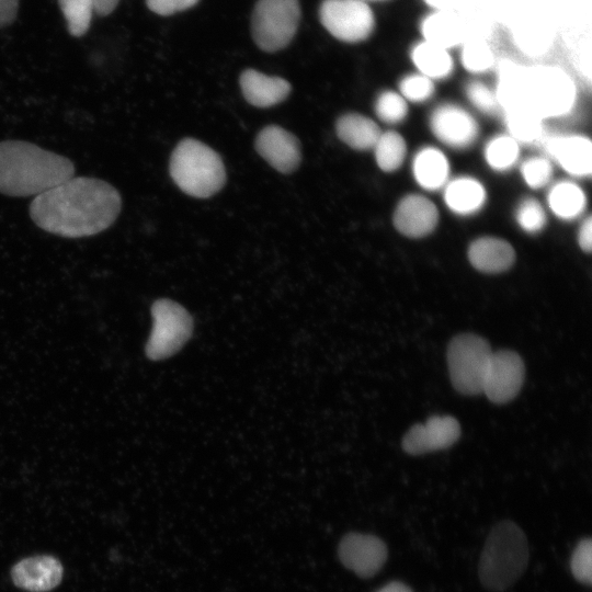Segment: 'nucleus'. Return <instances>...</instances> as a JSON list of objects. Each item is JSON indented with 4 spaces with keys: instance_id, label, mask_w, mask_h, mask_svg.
<instances>
[{
    "instance_id": "f257e3e1",
    "label": "nucleus",
    "mask_w": 592,
    "mask_h": 592,
    "mask_svg": "<svg viewBox=\"0 0 592 592\" xmlns=\"http://www.w3.org/2000/svg\"><path fill=\"white\" fill-rule=\"evenodd\" d=\"M121 208V194L112 184L96 178L72 177L36 195L30 216L49 234L82 238L111 227Z\"/></svg>"
},
{
    "instance_id": "f03ea898",
    "label": "nucleus",
    "mask_w": 592,
    "mask_h": 592,
    "mask_svg": "<svg viewBox=\"0 0 592 592\" xmlns=\"http://www.w3.org/2000/svg\"><path fill=\"white\" fill-rule=\"evenodd\" d=\"M75 174L68 158L24 140L0 141V193L38 195Z\"/></svg>"
},
{
    "instance_id": "7ed1b4c3",
    "label": "nucleus",
    "mask_w": 592,
    "mask_h": 592,
    "mask_svg": "<svg viewBox=\"0 0 592 592\" xmlns=\"http://www.w3.org/2000/svg\"><path fill=\"white\" fill-rule=\"evenodd\" d=\"M528 559V543L523 530L512 521H501L493 525L482 547L479 581L489 591H505L522 577Z\"/></svg>"
},
{
    "instance_id": "20e7f679",
    "label": "nucleus",
    "mask_w": 592,
    "mask_h": 592,
    "mask_svg": "<svg viewBox=\"0 0 592 592\" xmlns=\"http://www.w3.org/2000/svg\"><path fill=\"white\" fill-rule=\"evenodd\" d=\"M169 171L178 187L193 197L206 198L225 184L226 171L219 155L204 143L184 138L172 151Z\"/></svg>"
},
{
    "instance_id": "39448f33",
    "label": "nucleus",
    "mask_w": 592,
    "mask_h": 592,
    "mask_svg": "<svg viewBox=\"0 0 592 592\" xmlns=\"http://www.w3.org/2000/svg\"><path fill=\"white\" fill-rule=\"evenodd\" d=\"M576 101V86L560 68L554 66L525 67L524 106L539 118L561 116Z\"/></svg>"
},
{
    "instance_id": "423d86ee",
    "label": "nucleus",
    "mask_w": 592,
    "mask_h": 592,
    "mask_svg": "<svg viewBox=\"0 0 592 592\" xmlns=\"http://www.w3.org/2000/svg\"><path fill=\"white\" fill-rule=\"evenodd\" d=\"M492 350L487 340L475 333L454 337L447 346V366L454 388L467 396L482 392L483 379Z\"/></svg>"
},
{
    "instance_id": "0eeeda50",
    "label": "nucleus",
    "mask_w": 592,
    "mask_h": 592,
    "mask_svg": "<svg viewBox=\"0 0 592 592\" xmlns=\"http://www.w3.org/2000/svg\"><path fill=\"white\" fill-rule=\"evenodd\" d=\"M299 21L298 0H258L251 15L252 38L264 52L281 50L292 42Z\"/></svg>"
},
{
    "instance_id": "6e6552de",
    "label": "nucleus",
    "mask_w": 592,
    "mask_h": 592,
    "mask_svg": "<svg viewBox=\"0 0 592 592\" xmlns=\"http://www.w3.org/2000/svg\"><path fill=\"white\" fill-rule=\"evenodd\" d=\"M153 326L146 344L150 360L174 355L193 332V319L187 310L171 299H158L151 306Z\"/></svg>"
},
{
    "instance_id": "1a4fd4ad",
    "label": "nucleus",
    "mask_w": 592,
    "mask_h": 592,
    "mask_svg": "<svg viewBox=\"0 0 592 592\" xmlns=\"http://www.w3.org/2000/svg\"><path fill=\"white\" fill-rule=\"evenodd\" d=\"M319 19L334 38L350 44L368 39L376 29L375 13L364 0H323Z\"/></svg>"
},
{
    "instance_id": "9d476101",
    "label": "nucleus",
    "mask_w": 592,
    "mask_h": 592,
    "mask_svg": "<svg viewBox=\"0 0 592 592\" xmlns=\"http://www.w3.org/2000/svg\"><path fill=\"white\" fill-rule=\"evenodd\" d=\"M525 377L521 356L512 350L492 352L482 386V392L497 405L511 401L520 392Z\"/></svg>"
},
{
    "instance_id": "9b49d317",
    "label": "nucleus",
    "mask_w": 592,
    "mask_h": 592,
    "mask_svg": "<svg viewBox=\"0 0 592 592\" xmlns=\"http://www.w3.org/2000/svg\"><path fill=\"white\" fill-rule=\"evenodd\" d=\"M341 562L361 578L375 576L388 558L383 539L371 534L349 533L340 542Z\"/></svg>"
},
{
    "instance_id": "f8f14e48",
    "label": "nucleus",
    "mask_w": 592,
    "mask_h": 592,
    "mask_svg": "<svg viewBox=\"0 0 592 592\" xmlns=\"http://www.w3.org/2000/svg\"><path fill=\"white\" fill-rule=\"evenodd\" d=\"M460 436V425L452 415H432L424 423L412 425L402 439V448L421 455L451 447Z\"/></svg>"
},
{
    "instance_id": "ddd939ff",
    "label": "nucleus",
    "mask_w": 592,
    "mask_h": 592,
    "mask_svg": "<svg viewBox=\"0 0 592 592\" xmlns=\"http://www.w3.org/2000/svg\"><path fill=\"white\" fill-rule=\"evenodd\" d=\"M430 127L441 143L455 149L471 146L479 132L478 124L471 114L455 104H443L436 107L431 114Z\"/></svg>"
},
{
    "instance_id": "4468645a",
    "label": "nucleus",
    "mask_w": 592,
    "mask_h": 592,
    "mask_svg": "<svg viewBox=\"0 0 592 592\" xmlns=\"http://www.w3.org/2000/svg\"><path fill=\"white\" fill-rule=\"evenodd\" d=\"M257 152L276 171L291 173L301 160L300 144L295 135L278 125H269L255 138Z\"/></svg>"
},
{
    "instance_id": "2eb2a0df",
    "label": "nucleus",
    "mask_w": 592,
    "mask_h": 592,
    "mask_svg": "<svg viewBox=\"0 0 592 592\" xmlns=\"http://www.w3.org/2000/svg\"><path fill=\"white\" fill-rule=\"evenodd\" d=\"M62 574L61 562L49 555L21 559L11 569L14 585L29 592H48L55 589Z\"/></svg>"
},
{
    "instance_id": "dca6fc26",
    "label": "nucleus",
    "mask_w": 592,
    "mask_h": 592,
    "mask_svg": "<svg viewBox=\"0 0 592 592\" xmlns=\"http://www.w3.org/2000/svg\"><path fill=\"white\" fill-rule=\"evenodd\" d=\"M392 221L396 229L406 237L422 238L436 227L439 212L429 198L409 194L397 205Z\"/></svg>"
},
{
    "instance_id": "f3484780",
    "label": "nucleus",
    "mask_w": 592,
    "mask_h": 592,
    "mask_svg": "<svg viewBox=\"0 0 592 592\" xmlns=\"http://www.w3.org/2000/svg\"><path fill=\"white\" fill-rule=\"evenodd\" d=\"M418 30L422 41L448 50L459 47L468 37L454 11H430L420 19Z\"/></svg>"
},
{
    "instance_id": "a211bd4d",
    "label": "nucleus",
    "mask_w": 592,
    "mask_h": 592,
    "mask_svg": "<svg viewBox=\"0 0 592 592\" xmlns=\"http://www.w3.org/2000/svg\"><path fill=\"white\" fill-rule=\"evenodd\" d=\"M241 92L253 106L271 107L284 101L291 84L281 77H271L254 69H246L239 78Z\"/></svg>"
},
{
    "instance_id": "6ab92c4d",
    "label": "nucleus",
    "mask_w": 592,
    "mask_h": 592,
    "mask_svg": "<svg viewBox=\"0 0 592 592\" xmlns=\"http://www.w3.org/2000/svg\"><path fill=\"white\" fill-rule=\"evenodd\" d=\"M549 155L568 173L590 175L592 171V144L583 136H562L547 143Z\"/></svg>"
},
{
    "instance_id": "aec40b11",
    "label": "nucleus",
    "mask_w": 592,
    "mask_h": 592,
    "mask_svg": "<svg viewBox=\"0 0 592 592\" xmlns=\"http://www.w3.org/2000/svg\"><path fill=\"white\" fill-rule=\"evenodd\" d=\"M471 265L488 274L502 273L509 270L515 261V251L505 240L497 237L476 239L468 249Z\"/></svg>"
},
{
    "instance_id": "412c9836",
    "label": "nucleus",
    "mask_w": 592,
    "mask_h": 592,
    "mask_svg": "<svg viewBox=\"0 0 592 592\" xmlns=\"http://www.w3.org/2000/svg\"><path fill=\"white\" fill-rule=\"evenodd\" d=\"M410 60L418 72L431 79L443 80L454 70L451 50L425 41H418L410 48Z\"/></svg>"
},
{
    "instance_id": "4be33fe9",
    "label": "nucleus",
    "mask_w": 592,
    "mask_h": 592,
    "mask_svg": "<svg viewBox=\"0 0 592 592\" xmlns=\"http://www.w3.org/2000/svg\"><path fill=\"white\" fill-rule=\"evenodd\" d=\"M335 132L341 141L355 150L373 149L382 134L373 119L358 113L341 115Z\"/></svg>"
},
{
    "instance_id": "5701e85b",
    "label": "nucleus",
    "mask_w": 592,
    "mask_h": 592,
    "mask_svg": "<svg viewBox=\"0 0 592 592\" xmlns=\"http://www.w3.org/2000/svg\"><path fill=\"white\" fill-rule=\"evenodd\" d=\"M447 207L458 215L477 213L486 202V190L476 179L462 177L451 181L444 192Z\"/></svg>"
},
{
    "instance_id": "b1692460",
    "label": "nucleus",
    "mask_w": 592,
    "mask_h": 592,
    "mask_svg": "<svg viewBox=\"0 0 592 592\" xmlns=\"http://www.w3.org/2000/svg\"><path fill=\"white\" fill-rule=\"evenodd\" d=\"M412 172L420 186L434 191L445 184L449 173V164L442 151L433 147H425L415 155Z\"/></svg>"
},
{
    "instance_id": "393cba45",
    "label": "nucleus",
    "mask_w": 592,
    "mask_h": 592,
    "mask_svg": "<svg viewBox=\"0 0 592 592\" xmlns=\"http://www.w3.org/2000/svg\"><path fill=\"white\" fill-rule=\"evenodd\" d=\"M525 67L512 61H503L499 67L496 95L500 107L509 111L524 106Z\"/></svg>"
},
{
    "instance_id": "a878e982",
    "label": "nucleus",
    "mask_w": 592,
    "mask_h": 592,
    "mask_svg": "<svg viewBox=\"0 0 592 592\" xmlns=\"http://www.w3.org/2000/svg\"><path fill=\"white\" fill-rule=\"evenodd\" d=\"M585 204L584 192L572 182H559L548 193L549 208L561 219L570 220L578 217L584 210Z\"/></svg>"
},
{
    "instance_id": "bb28decb",
    "label": "nucleus",
    "mask_w": 592,
    "mask_h": 592,
    "mask_svg": "<svg viewBox=\"0 0 592 592\" xmlns=\"http://www.w3.org/2000/svg\"><path fill=\"white\" fill-rule=\"evenodd\" d=\"M460 47V62L471 73L490 70L494 62V53L489 43L478 36H468Z\"/></svg>"
},
{
    "instance_id": "cd10ccee",
    "label": "nucleus",
    "mask_w": 592,
    "mask_h": 592,
    "mask_svg": "<svg viewBox=\"0 0 592 592\" xmlns=\"http://www.w3.org/2000/svg\"><path fill=\"white\" fill-rule=\"evenodd\" d=\"M373 149L378 167L385 172L401 167L407 151L403 137L394 130L382 133Z\"/></svg>"
},
{
    "instance_id": "c85d7f7f",
    "label": "nucleus",
    "mask_w": 592,
    "mask_h": 592,
    "mask_svg": "<svg viewBox=\"0 0 592 592\" xmlns=\"http://www.w3.org/2000/svg\"><path fill=\"white\" fill-rule=\"evenodd\" d=\"M505 112V123L510 136L517 143H532L542 134V118L526 107Z\"/></svg>"
},
{
    "instance_id": "c756f323",
    "label": "nucleus",
    "mask_w": 592,
    "mask_h": 592,
    "mask_svg": "<svg viewBox=\"0 0 592 592\" xmlns=\"http://www.w3.org/2000/svg\"><path fill=\"white\" fill-rule=\"evenodd\" d=\"M58 4L69 34L75 37L83 36L88 32L94 14L91 0H58Z\"/></svg>"
},
{
    "instance_id": "7c9ffc66",
    "label": "nucleus",
    "mask_w": 592,
    "mask_h": 592,
    "mask_svg": "<svg viewBox=\"0 0 592 592\" xmlns=\"http://www.w3.org/2000/svg\"><path fill=\"white\" fill-rule=\"evenodd\" d=\"M519 152V143L511 136H498L486 146L485 158L493 170L505 171L516 162Z\"/></svg>"
},
{
    "instance_id": "2f4dec72",
    "label": "nucleus",
    "mask_w": 592,
    "mask_h": 592,
    "mask_svg": "<svg viewBox=\"0 0 592 592\" xmlns=\"http://www.w3.org/2000/svg\"><path fill=\"white\" fill-rule=\"evenodd\" d=\"M375 112L378 118L388 124L402 122L408 114V105L400 93L386 90L376 99Z\"/></svg>"
},
{
    "instance_id": "473e14b6",
    "label": "nucleus",
    "mask_w": 592,
    "mask_h": 592,
    "mask_svg": "<svg viewBox=\"0 0 592 592\" xmlns=\"http://www.w3.org/2000/svg\"><path fill=\"white\" fill-rule=\"evenodd\" d=\"M519 226L528 234L540 231L546 225V214L542 205L534 198H526L520 203L515 212Z\"/></svg>"
},
{
    "instance_id": "72a5a7b5",
    "label": "nucleus",
    "mask_w": 592,
    "mask_h": 592,
    "mask_svg": "<svg viewBox=\"0 0 592 592\" xmlns=\"http://www.w3.org/2000/svg\"><path fill=\"white\" fill-rule=\"evenodd\" d=\"M398 87L401 96L411 102L426 101L434 93V81L419 72L405 76Z\"/></svg>"
},
{
    "instance_id": "f704fd0d",
    "label": "nucleus",
    "mask_w": 592,
    "mask_h": 592,
    "mask_svg": "<svg viewBox=\"0 0 592 592\" xmlns=\"http://www.w3.org/2000/svg\"><path fill=\"white\" fill-rule=\"evenodd\" d=\"M570 569L572 576L581 583L591 584L592 581V540L591 538L581 539L570 559Z\"/></svg>"
},
{
    "instance_id": "c9c22d12",
    "label": "nucleus",
    "mask_w": 592,
    "mask_h": 592,
    "mask_svg": "<svg viewBox=\"0 0 592 592\" xmlns=\"http://www.w3.org/2000/svg\"><path fill=\"white\" fill-rule=\"evenodd\" d=\"M521 174L530 187L540 189L549 182L553 168L547 159L533 157L524 161L521 167Z\"/></svg>"
},
{
    "instance_id": "e433bc0d",
    "label": "nucleus",
    "mask_w": 592,
    "mask_h": 592,
    "mask_svg": "<svg viewBox=\"0 0 592 592\" xmlns=\"http://www.w3.org/2000/svg\"><path fill=\"white\" fill-rule=\"evenodd\" d=\"M466 95L475 107L486 114H493L500 107L496 92L480 81L469 82Z\"/></svg>"
},
{
    "instance_id": "4c0bfd02",
    "label": "nucleus",
    "mask_w": 592,
    "mask_h": 592,
    "mask_svg": "<svg viewBox=\"0 0 592 592\" xmlns=\"http://www.w3.org/2000/svg\"><path fill=\"white\" fill-rule=\"evenodd\" d=\"M200 0H146L150 11L168 16L194 7Z\"/></svg>"
},
{
    "instance_id": "58836bf2",
    "label": "nucleus",
    "mask_w": 592,
    "mask_h": 592,
    "mask_svg": "<svg viewBox=\"0 0 592 592\" xmlns=\"http://www.w3.org/2000/svg\"><path fill=\"white\" fill-rule=\"evenodd\" d=\"M20 0H0V29L7 27L16 19Z\"/></svg>"
},
{
    "instance_id": "ea45409f",
    "label": "nucleus",
    "mask_w": 592,
    "mask_h": 592,
    "mask_svg": "<svg viewBox=\"0 0 592 592\" xmlns=\"http://www.w3.org/2000/svg\"><path fill=\"white\" fill-rule=\"evenodd\" d=\"M578 242L580 248L584 252H590L592 249V219L589 216L582 224L579 235Z\"/></svg>"
},
{
    "instance_id": "a19ab883",
    "label": "nucleus",
    "mask_w": 592,
    "mask_h": 592,
    "mask_svg": "<svg viewBox=\"0 0 592 592\" xmlns=\"http://www.w3.org/2000/svg\"><path fill=\"white\" fill-rule=\"evenodd\" d=\"M94 14L106 16L117 7L119 0H91Z\"/></svg>"
},
{
    "instance_id": "79ce46f5",
    "label": "nucleus",
    "mask_w": 592,
    "mask_h": 592,
    "mask_svg": "<svg viewBox=\"0 0 592 592\" xmlns=\"http://www.w3.org/2000/svg\"><path fill=\"white\" fill-rule=\"evenodd\" d=\"M430 11H454L460 0H421Z\"/></svg>"
},
{
    "instance_id": "37998d69",
    "label": "nucleus",
    "mask_w": 592,
    "mask_h": 592,
    "mask_svg": "<svg viewBox=\"0 0 592 592\" xmlns=\"http://www.w3.org/2000/svg\"><path fill=\"white\" fill-rule=\"evenodd\" d=\"M377 592H412V590L402 582L392 581L380 588Z\"/></svg>"
},
{
    "instance_id": "c03bdc74",
    "label": "nucleus",
    "mask_w": 592,
    "mask_h": 592,
    "mask_svg": "<svg viewBox=\"0 0 592 592\" xmlns=\"http://www.w3.org/2000/svg\"><path fill=\"white\" fill-rule=\"evenodd\" d=\"M366 2H385V1H389V0H364Z\"/></svg>"
}]
</instances>
